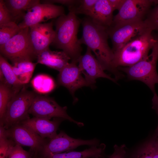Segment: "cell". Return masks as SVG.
I'll return each instance as SVG.
<instances>
[{
  "instance_id": "obj_1",
  "label": "cell",
  "mask_w": 158,
  "mask_h": 158,
  "mask_svg": "<svg viewBox=\"0 0 158 158\" xmlns=\"http://www.w3.org/2000/svg\"><path fill=\"white\" fill-rule=\"evenodd\" d=\"M83 34L79 39L81 45L87 46L95 54L104 69L113 74L116 80L124 75L113 65L114 53L108 44L107 29L94 23L88 17L81 20Z\"/></svg>"
},
{
  "instance_id": "obj_2",
  "label": "cell",
  "mask_w": 158,
  "mask_h": 158,
  "mask_svg": "<svg viewBox=\"0 0 158 158\" xmlns=\"http://www.w3.org/2000/svg\"><path fill=\"white\" fill-rule=\"evenodd\" d=\"M81 23V20L72 12L59 17L55 22V37L51 43L57 48L62 50L71 62L77 63L82 51L77 36Z\"/></svg>"
},
{
  "instance_id": "obj_3",
  "label": "cell",
  "mask_w": 158,
  "mask_h": 158,
  "mask_svg": "<svg viewBox=\"0 0 158 158\" xmlns=\"http://www.w3.org/2000/svg\"><path fill=\"white\" fill-rule=\"evenodd\" d=\"M152 32L148 29L139 37L114 52V67L118 69L119 67L130 66L147 58L157 41Z\"/></svg>"
},
{
  "instance_id": "obj_4",
  "label": "cell",
  "mask_w": 158,
  "mask_h": 158,
  "mask_svg": "<svg viewBox=\"0 0 158 158\" xmlns=\"http://www.w3.org/2000/svg\"><path fill=\"white\" fill-rule=\"evenodd\" d=\"M150 55L146 58L129 67H121L118 70L125 73L128 79L141 81L145 84L153 94L156 93L155 85L158 84L157 64L158 60V37Z\"/></svg>"
},
{
  "instance_id": "obj_5",
  "label": "cell",
  "mask_w": 158,
  "mask_h": 158,
  "mask_svg": "<svg viewBox=\"0 0 158 158\" xmlns=\"http://www.w3.org/2000/svg\"><path fill=\"white\" fill-rule=\"evenodd\" d=\"M36 95L25 88L14 95L8 103L0 125L7 129L30 118L28 111Z\"/></svg>"
},
{
  "instance_id": "obj_6",
  "label": "cell",
  "mask_w": 158,
  "mask_h": 158,
  "mask_svg": "<svg viewBox=\"0 0 158 158\" xmlns=\"http://www.w3.org/2000/svg\"><path fill=\"white\" fill-rule=\"evenodd\" d=\"M29 28L22 29L16 35L0 46L1 55L12 63L23 61H32L34 55L29 38Z\"/></svg>"
},
{
  "instance_id": "obj_7",
  "label": "cell",
  "mask_w": 158,
  "mask_h": 158,
  "mask_svg": "<svg viewBox=\"0 0 158 158\" xmlns=\"http://www.w3.org/2000/svg\"><path fill=\"white\" fill-rule=\"evenodd\" d=\"M99 140L94 138L89 140L75 139L61 130L54 137L50 139L36 154L38 158L44 157L72 150L83 145L94 146L100 144Z\"/></svg>"
},
{
  "instance_id": "obj_8",
  "label": "cell",
  "mask_w": 158,
  "mask_h": 158,
  "mask_svg": "<svg viewBox=\"0 0 158 158\" xmlns=\"http://www.w3.org/2000/svg\"><path fill=\"white\" fill-rule=\"evenodd\" d=\"M158 3V0H125L111 26L144 20L152 7Z\"/></svg>"
},
{
  "instance_id": "obj_9",
  "label": "cell",
  "mask_w": 158,
  "mask_h": 158,
  "mask_svg": "<svg viewBox=\"0 0 158 158\" xmlns=\"http://www.w3.org/2000/svg\"><path fill=\"white\" fill-rule=\"evenodd\" d=\"M66 107L60 106L53 98L37 95L34 98L28 113L33 117L50 120L52 118H60L73 122L79 126H84L83 123L74 120L67 112Z\"/></svg>"
},
{
  "instance_id": "obj_10",
  "label": "cell",
  "mask_w": 158,
  "mask_h": 158,
  "mask_svg": "<svg viewBox=\"0 0 158 158\" xmlns=\"http://www.w3.org/2000/svg\"><path fill=\"white\" fill-rule=\"evenodd\" d=\"M149 29L144 20L111 26L108 28L107 30L112 42L113 52L119 50Z\"/></svg>"
},
{
  "instance_id": "obj_11",
  "label": "cell",
  "mask_w": 158,
  "mask_h": 158,
  "mask_svg": "<svg viewBox=\"0 0 158 158\" xmlns=\"http://www.w3.org/2000/svg\"><path fill=\"white\" fill-rule=\"evenodd\" d=\"M6 130L8 136L16 145L28 147L30 148L29 150L35 154H36L50 140L42 138L20 123L13 126Z\"/></svg>"
},
{
  "instance_id": "obj_12",
  "label": "cell",
  "mask_w": 158,
  "mask_h": 158,
  "mask_svg": "<svg viewBox=\"0 0 158 158\" xmlns=\"http://www.w3.org/2000/svg\"><path fill=\"white\" fill-rule=\"evenodd\" d=\"M65 14L64 8L53 4L40 3L28 10L22 21L18 25L21 29L30 27Z\"/></svg>"
},
{
  "instance_id": "obj_13",
  "label": "cell",
  "mask_w": 158,
  "mask_h": 158,
  "mask_svg": "<svg viewBox=\"0 0 158 158\" xmlns=\"http://www.w3.org/2000/svg\"><path fill=\"white\" fill-rule=\"evenodd\" d=\"M29 38L33 54L37 58L41 52L49 48L55 37L53 23H39L29 27Z\"/></svg>"
},
{
  "instance_id": "obj_14",
  "label": "cell",
  "mask_w": 158,
  "mask_h": 158,
  "mask_svg": "<svg viewBox=\"0 0 158 158\" xmlns=\"http://www.w3.org/2000/svg\"><path fill=\"white\" fill-rule=\"evenodd\" d=\"M78 63L79 68L82 73L84 75L88 86H93L96 79L99 78H106L116 82L115 78L105 73L104 70L89 48L87 47L85 54L80 56Z\"/></svg>"
},
{
  "instance_id": "obj_15",
  "label": "cell",
  "mask_w": 158,
  "mask_h": 158,
  "mask_svg": "<svg viewBox=\"0 0 158 158\" xmlns=\"http://www.w3.org/2000/svg\"><path fill=\"white\" fill-rule=\"evenodd\" d=\"M77 64L71 61L69 63L59 71L58 77L59 84L67 88L73 96L78 89L88 86Z\"/></svg>"
},
{
  "instance_id": "obj_16",
  "label": "cell",
  "mask_w": 158,
  "mask_h": 158,
  "mask_svg": "<svg viewBox=\"0 0 158 158\" xmlns=\"http://www.w3.org/2000/svg\"><path fill=\"white\" fill-rule=\"evenodd\" d=\"M65 120L54 118L52 121L33 117L23 121L20 123L29 128L44 138L51 139L57 134V131L61 123Z\"/></svg>"
},
{
  "instance_id": "obj_17",
  "label": "cell",
  "mask_w": 158,
  "mask_h": 158,
  "mask_svg": "<svg viewBox=\"0 0 158 158\" xmlns=\"http://www.w3.org/2000/svg\"><path fill=\"white\" fill-rule=\"evenodd\" d=\"M114 11L109 0H97L87 16L96 24L107 28L113 23Z\"/></svg>"
},
{
  "instance_id": "obj_18",
  "label": "cell",
  "mask_w": 158,
  "mask_h": 158,
  "mask_svg": "<svg viewBox=\"0 0 158 158\" xmlns=\"http://www.w3.org/2000/svg\"><path fill=\"white\" fill-rule=\"evenodd\" d=\"M37 63L60 71L69 63V57L63 51H52L49 48L37 57Z\"/></svg>"
},
{
  "instance_id": "obj_19",
  "label": "cell",
  "mask_w": 158,
  "mask_h": 158,
  "mask_svg": "<svg viewBox=\"0 0 158 158\" xmlns=\"http://www.w3.org/2000/svg\"><path fill=\"white\" fill-rule=\"evenodd\" d=\"M106 145L101 143L99 145L92 146L81 151L73 150L55 154L44 157L38 158H89L102 157L105 158Z\"/></svg>"
},
{
  "instance_id": "obj_20",
  "label": "cell",
  "mask_w": 158,
  "mask_h": 158,
  "mask_svg": "<svg viewBox=\"0 0 158 158\" xmlns=\"http://www.w3.org/2000/svg\"><path fill=\"white\" fill-rule=\"evenodd\" d=\"M0 78L1 82L10 87L14 94L18 92L23 85L15 75L10 65L5 58L0 56Z\"/></svg>"
},
{
  "instance_id": "obj_21",
  "label": "cell",
  "mask_w": 158,
  "mask_h": 158,
  "mask_svg": "<svg viewBox=\"0 0 158 158\" xmlns=\"http://www.w3.org/2000/svg\"><path fill=\"white\" fill-rule=\"evenodd\" d=\"M5 5L15 22L23 18L27 11L34 6L40 3L38 0H4Z\"/></svg>"
},
{
  "instance_id": "obj_22",
  "label": "cell",
  "mask_w": 158,
  "mask_h": 158,
  "mask_svg": "<svg viewBox=\"0 0 158 158\" xmlns=\"http://www.w3.org/2000/svg\"><path fill=\"white\" fill-rule=\"evenodd\" d=\"M37 63L29 60H23L12 63L13 70L18 79L23 85L29 82Z\"/></svg>"
},
{
  "instance_id": "obj_23",
  "label": "cell",
  "mask_w": 158,
  "mask_h": 158,
  "mask_svg": "<svg viewBox=\"0 0 158 158\" xmlns=\"http://www.w3.org/2000/svg\"><path fill=\"white\" fill-rule=\"evenodd\" d=\"M34 90L40 94H46L52 91L55 87L54 80L50 76L40 74L35 76L31 81Z\"/></svg>"
},
{
  "instance_id": "obj_24",
  "label": "cell",
  "mask_w": 158,
  "mask_h": 158,
  "mask_svg": "<svg viewBox=\"0 0 158 158\" xmlns=\"http://www.w3.org/2000/svg\"><path fill=\"white\" fill-rule=\"evenodd\" d=\"M126 158H152V137L132 150H128Z\"/></svg>"
},
{
  "instance_id": "obj_25",
  "label": "cell",
  "mask_w": 158,
  "mask_h": 158,
  "mask_svg": "<svg viewBox=\"0 0 158 158\" xmlns=\"http://www.w3.org/2000/svg\"><path fill=\"white\" fill-rule=\"evenodd\" d=\"M16 145L8 136L6 129L0 125V158H8L11 150Z\"/></svg>"
},
{
  "instance_id": "obj_26",
  "label": "cell",
  "mask_w": 158,
  "mask_h": 158,
  "mask_svg": "<svg viewBox=\"0 0 158 158\" xmlns=\"http://www.w3.org/2000/svg\"><path fill=\"white\" fill-rule=\"evenodd\" d=\"M21 29L14 22L0 26V46L17 34Z\"/></svg>"
},
{
  "instance_id": "obj_27",
  "label": "cell",
  "mask_w": 158,
  "mask_h": 158,
  "mask_svg": "<svg viewBox=\"0 0 158 158\" xmlns=\"http://www.w3.org/2000/svg\"><path fill=\"white\" fill-rule=\"evenodd\" d=\"M14 95L13 91L10 87L0 82V123L3 119L8 103Z\"/></svg>"
},
{
  "instance_id": "obj_28",
  "label": "cell",
  "mask_w": 158,
  "mask_h": 158,
  "mask_svg": "<svg viewBox=\"0 0 158 158\" xmlns=\"http://www.w3.org/2000/svg\"><path fill=\"white\" fill-rule=\"evenodd\" d=\"M97 0H77L75 3L68 8L69 12L75 14H84L86 16L94 7Z\"/></svg>"
},
{
  "instance_id": "obj_29",
  "label": "cell",
  "mask_w": 158,
  "mask_h": 158,
  "mask_svg": "<svg viewBox=\"0 0 158 158\" xmlns=\"http://www.w3.org/2000/svg\"><path fill=\"white\" fill-rule=\"evenodd\" d=\"M144 20L149 28L158 32V3L150 9Z\"/></svg>"
},
{
  "instance_id": "obj_30",
  "label": "cell",
  "mask_w": 158,
  "mask_h": 158,
  "mask_svg": "<svg viewBox=\"0 0 158 158\" xmlns=\"http://www.w3.org/2000/svg\"><path fill=\"white\" fill-rule=\"evenodd\" d=\"M34 154L25 150L22 146L16 145L11 150L8 158H30Z\"/></svg>"
},
{
  "instance_id": "obj_31",
  "label": "cell",
  "mask_w": 158,
  "mask_h": 158,
  "mask_svg": "<svg viewBox=\"0 0 158 158\" xmlns=\"http://www.w3.org/2000/svg\"><path fill=\"white\" fill-rule=\"evenodd\" d=\"M15 22L6 6L4 1L0 0V26L8 23Z\"/></svg>"
},
{
  "instance_id": "obj_32",
  "label": "cell",
  "mask_w": 158,
  "mask_h": 158,
  "mask_svg": "<svg viewBox=\"0 0 158 158\" xmlns=\"http://www.w3.org/2000/svg\"><path fill=\"white\" fill-rule=\"evenodd\" d=\"M113 153L109 157V158H126L127 149L124 145L118 146L115 145L114 146Z\"/></svg>"
},
{
  "instance_id": "obj_33",
  "label": "cell",
  "mask_w": 158,
  "mask_h": 158,
  "mask_svg": "<svg viewBox=\"0 0 158 158\" xmlns=\"http://www.w3.org/2000/svg\"><path fill=\"white\" fill-rule=\"evenodd\" d=\"M42 3L54 4L55 3H58L66 6L69 7L73 4L76 2V0H51L41 1Z\"/></svg>"
},
{
  "instance_id": "obj_34",
  "label": "cell",
  "mask_w": 158,
  "mask_h": 158,
  "mask_svg": "<svg viewBox=\"0 0 158 158\" xmlns=\"http://www.w3.org/2000/svg\"><path fill=\"white\" fill-rule=\"evenodd\" d=\"M151 137L152 140V158H158V136L153 134Z\"/></svg>"
},
{
  "instance_id": "obj_35",
  "label": "cell",
  "mask_w": 158,
  "mask_h": 158,
  "mask_svg": "<svg viewBox=\"0 0 158 158\" xmlns=\"http://www.w3.org/2000/svg\"><path fill=\"white\" fill-rule=\"evenodd\" d=\"M153 95V96L152 99V108L156 111L158 116V95L156 92ZM154 134L155 135L158 136V124Z\"/></svg>"
},
{
  "instance_id": "obj_36",
  "label": "cell",
  "mask_w": 158,
  "mask_h": 158,
  "mask_svg": "<svg viewBox=\"0 0 158 158\" xmlns=\"http://www.w3.org/2000/svg\"><path fill=\"white\" fill-rule=\"evenodd\" d=\"M110 4L114 10L120 8L125 0H109Z\"/></svg>"
},
{
  "instance_id": "obj_37",
  "label": "cell",
  "mask_w": 158,
  "mask_h": 158,
  "mask_svg": "<svg viewBox=\"0 0 158 158\" xmlns=\"http://www.w3.org/2000/svg\"><path fill=\"white\" fill-rule=\"evenodd\" d=\"M30 158H38L36 155L34 154Z\"/></svg>"
},
{
  "instance_id": "obj_38",
  "label": "cell",
  "mask_w": 158,
  "mask_h": 158,
  "mask_svg": "<svg viewBox=\"0 0 158 158\" xmlns=\"http://www.w3.org/2000/svg\"><path fill=\"white\" fill-rule=\"evenodd\" d=\"M103 158L99 157H91V158Z\"/></svg>"
},
{
  "instance_id": "obj_39",
  "label": "cell",
  "mask_w": 158,
  "mask_h": 158,
  "mask_svg": "<svg viewBox=\"0 0 158 158\" xmlns=\"http://www.w3.org/2000/svg\"><path fill=\"white\" fill-rule=\"evenodd\" d=\"M157 37H158V35H157Z\"/></svg>"
}]
</instances>
